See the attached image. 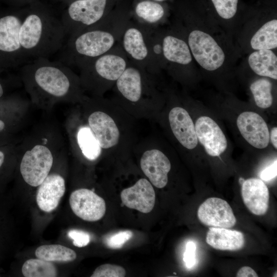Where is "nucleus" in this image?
<instances>
[{
    "label": "nucleus",
    "mask_w": 277,
    "mask_h": 277,
    "mask_svg": "<svg viewBox=\"0 0 277 277\" xmlns=\"http://www.w3.org/2000/svg\"><path fill=\"white\" fill-rule=\"evenodd\" d=\"M136 121L115 103L110 102L92 109L86 124L96 138L102 155L127 157L137 140Z\"/></svg>",
    "instance_id": "nucleus-1"
},
{
    "label": "nucleus",
    "mask_w": 277,
    "mask_h": 277,
    "mask_svg": "<svg viewBox=\"0 0 277 277\" xmlns=\"http://www.w3.org/2000/svg\"><path fill=\"white\" fill-rule=\"evenodd\" d=\"M66 34L61 20L47 13L31 12L24 17L19 33L20 44L29 60L48 58L59 52Z\"/></svg>",
    "instance_id": "nucleus-2"
},
{
    "label": "nucleus",
    "mask_w": 277,
    "mask_h": 277,
    "mask_svg": "<svg viewBox=\"0 0 277 277\" xmlns=\"http://www.w3.org/2000/svg\"><path fill=\"white\" fill-rule=\"evenodd\" d=\"M22 76L32 95L41 98L69 97L74 91L73 76L65 64L39 57L22 67Z\"/></svg>",
    "instance_id": "nucleus-3"
},
{
    "label": "nucleus",
    "mask_w": 277,
    "mask_h": 277,
    "mask_svg": "<svg viewBox=\"0 0 277 277\" xmlns=\"http://www.w3.org/2000/svg\"><path fill=\"white\" fill-rule=\"evenodd\" d=\"M114 43L113 36L101 30L89 31L70 39L64 45L57 61L73 53L89 57L98 56L107 52ZM59 51V52H60Z\"/></svg>",
    "instance_id": "nucleus-4"
},
{
    "label": "nucleus",
    "mask_w": 277,
    "mask_h": 277,
    "mask_svg": "<svg viewBox=\"0 0 277 277\" xmlns=\"http://www.w3.org/2000/svg\"><path fill=\"white\" fill-rule=\"evenodd\" d=\"M53 162L50 149L42 145H36L27 151L20 164L22 176L29 185L38 186L48 176Z\"/></svg>",
    "instance_id": "nucleus-5"
},
{
    "label": "nucleus",
    "mask_w": 277,
    "mask_h": 277,
    "mask_svg": "<svg viewBox=\"0 0 277 277\" xmlns=\"http://www.w3.org/2000/svg\"><path fill=\"white\" fill-rule=\"evenodd\" d=\"M188 43L194 58L203 68L213 71L223 65L225 54L208 34L194 30L189 34Z\"/></svg>",
    "instance_id": "nucleus-6"
},
{
    "label": "nucleus",
    "mask_w": 277,
    "mask_h": 277,
    "mask_svg": "<svg viewBox=\"0 0 277 277\" xmlns=\"http://www.w3.org/2000/svg\"><path fill=\"white\" fill-rule=\"evenodd\" d=\"M24 17L10 14L0 17V52L8 54L17 64L29 61L25 55L19 39V33Z\"/></svg>",
    "instance_id": "nucleus-7"
},
{
    "label": "nucleus",
    "mask_w": 277,
    "mask_h": 277,
    "mask_svg": "<svg viewBox=\"0 0 277 277\" xmlns=\"http://www.w3.org/2000/svg\"><path fill=\"white\" fill-rule=\"evenodd\" d=\"M69 204L73 213L86 221H98L106 212L104 200L92 190L87 188L73 191L70 195Z\"/></svg>",
    "instance_id": "nucleus-8"
},
{
    "label": "nucleus",
    "mask_w": 277,
    "mask_h": 277,
    "mask_svg": "<svg viewBox=\"0 0 277 277\" xmlns=\"http://www.w3.org/2000/svg\"><path fill=\"white\" fill-rule=\"evenodd\" d=\"M106 0H77L68 7L67 16L61 19L65 32L75 23L90 26L102 17Z\"/></svg>",
    "instance_id": "nucleus-9"
},
{
    "label": "nucleus",
    "mask_w": 277,
    "mask_h": 277,
    "mask_svg": "<svg viewBox=\"0 0 277 277\" xmlns=\"http://www.w3.org/2000/svg\"><path fill=\"white\" fill-rule=\"evenodd\" d=\"M197 216L203 224L213 227L230 228L236 222L227 202L215 197L207 199L200 206Z\"/></svg>",
    "instance_id": "nucleus-10"
},
{
    "label": "nucleus",
    "mask_w": 277,
    "mask_h": 277,
    "mask_svg": "<svg viewBox=\"0 0 277 277\" xmlns=\"http://www.w3.org/2000/svg\"><path fill=\"white\" fill-rule=\"evenodd\" d=\"M197 140L210 156H218L227 147V142L223 132L211 118L202 116L195 124Z\"/></svg>",
    "instance_id": "nucleus-11"
},
{
    "label": "nucleus",
    "mask_w": 277,
    "mask_h": 277,
    "mask_svg": "<svg viewBox=\"0 0 277 277\" xmlns=\"http://www.w3.org/2000/svg\"><path fill=\"white\" fill-rule=\"evenodd\" d=\"M121 199L127 207L148 213L154 208L155 193L149 181L142 177L132 186L124 189L121 193Z\"/></svg>",
    "instance_id": "nucleus-12"
},
{
    "label": "nucleus",
    "mask_w": 277,
    "mask_h": 277,
    "mask_svg": "<svg viewBox=\"0 0 277 277\" xmlns=\"http://www.w3.org/2000/svg\"><path fill=\"white\" fill-rule=\"evenodd\" d=\"M238 128L245 140L252 146L263 149L269 143V131L267 124L258 113L246 111L237 118Z\"/></svg>",
    "instance_id": "nucleus-13"
},
{
    "label": "nucleus",
    "mask_w": 277,
    "mask_h": 277,
    "mask_svg": "<svg viewBox=\"0 0 277 277\" xmlns=\"http://www.w3.org/2000/svg\"><path fill=\"white\" fill-rule=\"evenodd\" d=\"M168 121L173 135L183 147L191 150L196 146L195 126L185 109L180 106L172 108L168 114Z\"/></svg>",
    "instance_id": "nucleus-14"
},
{
    "label": "nucleus",
    "mask_w": 277,
    "mask_h": 277,
    "mask_svg": "<svg viewBox=\"0 0 277 277\" xmlns=\"http://www.w3.org/2000/svg\"><path fill=\"white\" fill-rule=\"evenodd\" d=\"M241 194L243 202L253 214H265L268 208L269 192L264 182L257 178H250L241 184Z\"/></svg>",
    "instance_id": "nucleus-15"
},
{
    "label": "nucleus",
    "mask_w": 277,
    "mask_h": 277,
    "mask_svg": "<svg viewBox=\"0 0 277 277\" xmlns=\"http://www.w3.org/2000/svg\"><path fill=\"white\" fill-rule=\"evenodd\" d=\"M66 190L64 179L60 174H48L39 185L36 200L38 207L46 212H50L58 206Z\"/></svg>",
    "instance_id": "nucleus-16"
},
{
    "label": "nucleus",
    "mask_w": 277,
    "mask_h": 277,
    "mask_svg": "<svg viewBox=\"0 0 277 277\" xmlns=\"http://www.w3.org/2000/svg\"><path fill=\"white\" fill-rule=\"evenodd\" d=\"M116 86L122 95L121 102L116 103L122 108L136 102L141 96L143 82L140 72L133 68L125 69L116 81Z\"/></svg>",
    "instance_id": "nucleus-17"
},
{
    "label": "nucleus",
    "mask_w": 277,
    "mask_h": 277,
    "mask_svg": "<svg viewBox=\"0 0 277 277\" xmlns=\"http://www.w3.org/2000/svg\"><path fill=\"white\" fill-rule=\"evenodd\" d=\"M206 241L215 249L228 251L242 249L245 242L244 234L239 231L213 227L209 228Z\"/></svg>",
    "instance_id": "nucleus-18"
},
{
    "label": "nucleus",
    "mask_w": 277,
    "mask_h": 277,
    "mask_svg": "<svg viewBox=\"0 0 277 277\" xmlns=\"http://www.w3.org/2000/svg\"><path fill=\"white\" fill-rule=\"evenodd\" d=\"M248 63L258 75L277 79V57L270 50H259L252 53Z\"/></svg>",
    "instance_id": "nucleus-19"
},
{
    "label": "nucleus",
    "mask_w": 277,
    "mask_h": 277,
    "mask_svg": "<svg viewBox=\"0 0 277 277\" xmlns=\"http://www.w3.org/2000/svg\"><path fill=\"white\" fill-rule=\"evenodd\" d=\"M94 69L96 74L103 79L116 81L126 69V62L120 56L106 55L95 61Z\"/></svg>",
    "instance_id": "nucleus-20"
},
{
    "label": "nucleus",
    "mask_w": 277,
    "mask_h": 277,
    "mask_svg": "<svg viewBox=\"0 0 277 277\" xmlns=\"http://www.w3.org/2000/svg\"><path fill=\"white\" fill-rule=\"evenodd\" d=\"M77 145L83 156L94 161L102 156V150L91 129L87 125L79 127L76 133Z\"/></svg>",
    "instance_id": "nucleus-21"
},
{
    "label": "nucleus",
    "mask_w": 277,
    "mask_h": 277,
    "mask_svg": "<svg viewBox=\"0 0 277 277\" xmlns=\"http://www.w3.org/2000/svg\"><path fill=\"white\" fill-rule=\"evenodd\" d=\"M163 53L169 61L181 64L190 63L192 57L187 44L183 40L172 36L165 37L163 41Z\"/></svg>",
    "instance_id": "nucleus-22"
},
{
    "label": "nucleus",
    "mask_w": 277,
    "mask_h": 277,
    "mask_svg": "<svg viewBox=\"0 0 277 277\" xmlns=\"http://www.w3.org/2000/svg\"><path fill=\"white\" fill-rule=\"evenodd\" d=\"M255 50H271L277 47V20L266 23L254 34L250 41Z\"/></svg>",
    "instance_id": "nucleus-23"
},
{
    "label": "nucleus",
    "mask_w": 277,
    "mask_h": 277,
    "mask_svg": "<svg viewBox=\"0 0 277 277\" xmlns=\"http://www.w3.org/2000/svg\"><path fill=\"white\" fill-rule=\"evenodd\" d=\"M35 254L38 259L51 262H69L76 258L74 250L58 244L40 246L36 249Z\"/></svg>",
    "instance_id": "nucleus-24"
},
{
    "label": "nucleus",
    "mask_w": 277,
    "mask_h": 277,
    "mask_svg": "<svg viewBox=\"0 0 277 277\" xmlns=\"http://www.w3.org/2000/svg\"><path fill=\"white\" fill-rule=\"evenodd\" d=\"M25 277H55L57 270L51 262L41 259H31L27 260L22 268Z\"/></svg>",
    "instance_id": "nucleus-25"
},
{
    "label": "nucleus",
    "mask_w": 277,
    "mask_h": 277,
    "mask_svg": "<svg viewBox=\"0 0 277 277\" xmlns=\"http://www.w3.org/2000/svg\"><path fill=\"white\" fill-rule=\"evenodd\" d=\"M124 46L126 51L136 60H143L147 55L142 35L135 28H130L125 32Z\"/></svg>",
    "instance_id": "nucleus-26"
},
{
    "label": "nucleus",
    "mask_w": 277,
    "mask_h": 277,
    "mask_svg": "<svg viewBox=\"0 0 277 277\" xmlns=\"http://www.w3.org/2000/svg\"><path fill=\"white\" fill-rule=\"evenodd\" d=\"M250 89L255 104L259 107L266 109L272 105V84L268 80H257L251 84Z\"/></svg>",
    "instance_id": "nucleus-27"
},
{
    "label": "nucleus",
    "mask_w": 277,
    "mask_h": 277,
    "mask_svg": "<svg viewBox=\"0 0 277 277\" xmlns=\"http://www.w3.org/2000/svg\"><path fill=\"white\" fill-rule=\"evenodd\" d=\"M135 12L138 16L150 23L159 21L164 13L161 5L150 1H144L138 3Z\"/></svg>",
    "instance_id": "nucleus-28"
},
{
    "label": "nucleus",
    "mask_w": 277,
    "mask_h": 277,
    "mask_svg": "<svg viewBox=\"0 0 277 277\" xmlns=\"http://www.w3.org/2000/svg\"><path fill=\"white\" fill-rule=\"evenodd\" d=\"M219 15L224 19L232 18L237 10L238 0H211Z\"/></svg>",
    "instance_id": "nucleus-29"
},
{
    "label": "nucleus",
    "mask_w": 277,
    "mask_h": 277,
    "mask_svg": "<svg viewBox=\"0 0 277 277\" xmlns=\"http://www.w3.org/2000/svg\"><path fill=\"white\" fill-rule=\"evenodd\" d=\"M126 270L122 266L110 264H105L97 267L91 275V277H124Z\"/></svg>",
    "instance_id": "nucleus-30"
},
{
    "label": "nucleus",
    "mask_w": 277,
    "mask_h": 277,
    "mask_svg": "<svg viewBox=\"0 0 277 277\" xmlns=\"http://www.w3.org/2000/svg\"><path fill=\"white\" fill-rule=\"evenodd\" d=\"M132 236V232L130 230L121 231L107 238L105 244L110 248L120 249Z\"/></svg>",
    "instance_id": "nucleus-31"
},
{
    "label": "nucleus",
    "mask_w": 277,
    "mask_h": 277,
    "mask_svg": "<svg viewBox=\"0 0 277 277\" xmlns=\"http://www.w3.org/2000/svg\"><path fill=\"white\" fill-rule=\"evenodd\" d=\"M68 236L73 240V244L78 247L87 246L90 241V234L84 231L71 229L68 232Z\"/></svg>",
    "instance_id": "nucleus-32"
},
{
    "label": "nucleus",
    "mask_w": 277,
    "mask_h": 277,
    "mask_svg": "<svg viewBox=\"0 0 277 277\" xmlns=\"http://www.w3.org/2000/svg\"><path fill=\"white\" fill-rule=\"evenodd\" d=\"M196 244L193 241L187 242L184 253L183 260L186 267L188 269L192 268L196 264Z\"/></svg>",
    "instance_id": "nucleus-33"
},
{
    "label": "nucleus",
    "mask_w": 277,
    "mask_h": 277,
    "mask_svg": "<svg viewBox=\"0 0 277 277\" xmlns=\"http://www.w3.org/2000/svg\"><path fill=\"white\" fill-rule=\"evenodd\" d=\"M277 174L276 159L270 165L263 169L260 174L262 180L269 182L276 177Z\"/></svg>",
    "instance_id": "nucleus-34"
},
{
    "label": "nucleus",
    "mask_w": 277,
    "mask_h": 277,
    "mask_svg": "<svg viewBox=\"0 0 277 277\" xmlns=\"http://www.w3.org/2000/svg\"><path fill=\"white\" fill-rule=\"evenodd\" d=\"M236 276L237 277H257L258 275L250 267L244 266L238 270Z\"/></svg>",
    "instance_id": "nucleus-35"
},
{
    "label": "nucleus",
    "mask_w": 277,
    "mask_h": 277,
    "mask_svg": "<svg viewBox=\"0 0 277 277\" xmlns=\"http://www.w3.org/2000/svg\"><path fill=\"white\" fill-rule=\"evenodd\" d=\"M269 138L274 147L277 148V127H273L269 133Z\"/></svg>",
    "instance_id": "nucleus-36"
},
{
    "label": "nucleus",
    "mask_w": 277,
    "mask_h": 277,
    "mask_svg": "<svg viewBox=\"0 0 277 277\" xmlns=\"http://www.w3.org/2000/svg\"><path fill=\"white\" fill-rule=\"evenodd\" d=\"M153 50L155 53L159 54L161 52V47L159 45H156L154 47Z\"/></svg>",
    "instance_id": "nucleus-37"
},
{
    "label": "nucleus",
    "mask_w": 277,
    "mask_h": 277,
    "mask_svg": "<svg viewBox=\"0 0 277 277\" xmlns=\"http://www.w3.org/2000/svg\"><path fill=\"white\" fill-rule=\"evenodd\" d=\"M5 160V155L4 153L2 151H0V168L3 165Z\"/></svg>",
    "instance_id": "nucleus-38"
},
{
    "label": "nucleus",
    "mask_w": 277,
    "mask_h": 277,
    "mask_svg": "<svg viewBox=\"0 0 277 277\" xmlns=\"http://www.w3.org/2000/svg\"><path fill=\"white\" fill-rule=\"evenodd\" d=\"M5 127V123L3 121L0 120V131L3 130Z\"/></svg>",
    "instance_id": "nucleus-39"
},
{
    "label": "nucleus",
    "mask_w": 277,
    "mask_h": 277,
    "mask_svg": "<svg viewBox=\"0 0 277 277\" xmlns=\"http://www.w3.org/2000/svg\"><path fill=\"white\" fill-rule=\"evenodd\" d=\"M4 93L3 88L2 84L0 83V97L3 95Z\"/></svg>",
    "instance_id": "nucleus-40"
},
{
    "label": "nucleus",
    "mask_w": 277,
    "mask_h": 277,
    "mask_svg": "<svg viewBox=\"0 0 277 277\" xmlns=\"http://www.w3.org/2000/svg\"><path fill=\"white\" fill-rule=\"evenodd\" d=\"M244 181L245 180L242 177H240L239 179V182L241 184H242L244 182Z\"/></svg>",
    "instance_id": "nucleus-41"
},
{
    "label": "nucleus",
    "mask_w": 277,
    "mask_h": 277,
    "mask_svg": "<svg viewBox=\"0 0 277 277\" xmlns=\"http://www.w3.org/2000/svg\"><path fill=\"white\" fill-rule=\"evenodd\" d=\"M156 1H165V0H156Z\"/></svg>",
    "instance_id": "nucleus-42"
}]
</instances>
